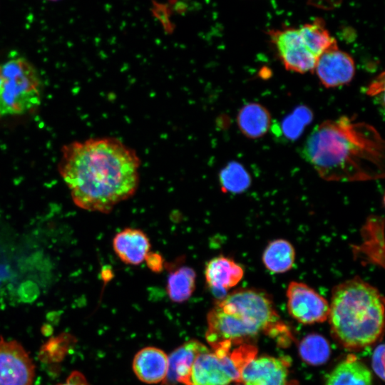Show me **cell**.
Listing matches in <instances>:
<instances>
[{
    "mask_svg": "<svg viewBox=\"0 0 385 385\" xmlns=\"http://www.w3.org/2000/svg\"><path fill=\"white\" fill-rule=\"evenodd\" d=\"M61 153L60 175L82 209L108 213L138 190L140 158L117 138L75 141L64 145Z\"/></svg>",
    "mask_w": 385,
    "mask_h": 385,
    "instance_id": "cell-1",
    "label": "cell"
},
{
    "mask_svg": "<svg viewBox=\"0 0 385 385\" xmlns=\"http://www.w3.org/2000/svg\"><path fill=\"white\" fill-rule=\"evenodd\" d=\"M302 155L327 181H367L384 176L381 135L371 125L346 115L317 125L307 138Z\"/></svg>",
    "mask_w": 385,
    "mask_h": 385,
    "instance_id": "cell-2",
    "label": "cell"
},
{
    "mask_svg": "<svg viewBox=\"0 0 385 385\" xmlns=\"http://www.w3.org/2000/svg\"><path fill=\"white\" fill-rule=\"evenodd\" d=\"M328 319L334 337L345 348H365L382 334L384 299L376 287L356 276L333 288Z\"/></svg>",
    "mask_w": 385,
    "mask_h": 385,
    "instance_id": "cell-3",
    "label": "cell"
},
{
    "mask_svg": "<svg viewBox=\"0 0 385 385\" xmlns=\"http://www.w3.org/2000/svg\"><path fill=\"white\" fill-rule=\"evenodd\" d=\"M42 91L37 70L26 58L0 63V118L23 115L36 108Z\"/></svg>",
    "mask_w": 385,
    "mask_h": 385,
    "instance_id": "cell-4",
    "label": "cell"
},
{
    "mask_svg": "<svg viewBox=\"0 0 385 385\" xmlns=\"http://www.w3.org/2000/svg\"><path fill=\"white\" fill-rule=\"evenodd\" d=\"M215 304L223 311L240 316L259 327L261 332L275 339L282 346L293 339L288 326L278 314L271 296L256 288L235 289Z\"/></svg>",
    "mask_w": 385,
    "mask_h": 385,
    "instance_id": "cell-5",
    "label": "cell"
},
{
    "mask_svg": "<svg viewBox=\"0 0 385 385\" xmlns=\"http://www.w3.org/2000/svg\"><path fill=\"white\" fill-rule=\"evenodd\" d=\"M207 323L205 337L212 349L225 343L239 345L261 333L253 323L226 312L216 304L208 312Z\"/></svg>",
    "mask_w": 385,
    "mask_h": 385,
    "instance_id": "cell-6",
    "label": "cell"
},
{
    "mask_svg": "<svg viewBox=\"0 0 385 385\" xmlns=\"http://www.w3.org/2000/svg\"><path fill=\"white\" fill-rule=\"evenodd\" d=\"M267 34L287 70L299 73L314 71L317 58L307 49L298 28L270 29Z\"/></svg>",
    "mask_w": 385,
    "mask_h": 385,
    "instance_id": "cell-7",
    "label": "cell"
},
{
    "mask_svg": "<svg viewBox=\"0 0 385 385\" xmlns=\"http://www.w3.org/2000/svg\"><path fill=\"white\" fill-rule=\"evenodd\" d=\"M230 351L222 355L210 350L200 354L192 366L187 385H229L232 381L240 382V373Z\"/></svg>",
    "mask_w": 385,
    "mask_h": 385,
    "instance_id": "cell-8",
    "label": "cell"
},
{
    "mask_svg": "<svg viewBox=\"0 0 385 385\" xmlns=\"http://www.w3.org/2000/svg\"><path fill=\"white\" fill-rule=\"evenodd\" d=\"M286 296L288 312L297 322L312 324L324 322L328 319L329 303L307 284L291 282Z\"/></svg>",
    "mask_w": 385,
    "mask_h": 385,
    "instance_id": "cell-9",
    "label": "cell"
},
{
    "mask_svg": "<svg viewBox=\"0 0 385 385\" xmlns=\"http://www.w3.org/2000/svg\"><path fill=\"white\" fill-rule=\"evenodd\" d=\"M35 366L16 341L0 339V385H32Z\"/></svg>",
    "mask_w": 385,
    "mask_h": 385,
    "instance_id": "cell-10",
    "label": "cell"
},
{
    "mask_svg": "<svg viewBox=\"0 0 385 385\" xmlns=\"http://www.w3.org/2000/svg\"><path fill=\"white\" fill-rule=\"evenodd\" d=\"M314 71L324 86L334 88L352 80L355 63L352 57L336 44L317 58Z\"/></svg>",
    "mask_w": 385,
    "mask_h": 385,
    "instance_id": "cell-11",
    "label": "cell"
},
{
    "mask_svg": "<svg viewBox=\"0 0 385 385\" xmlns=\"http://www.w3.org/2000/svg\"><path fill=\"white\" fill-rule=\"evenodd\" d=\"M289 361L285 358L261 356L250 361L240 371L245 385H294L287 381Z\"/></svg>",
    "mask_w": 385,
    "mask_h": 385,
    "instance_id": "cell-12",
    "label": "cell"
},
{
    "mask_svg": "<svg viewBox=\"0 0 385 385\" xmlns=\"http://www.w3.org/2000/svg\"><path fill=\"white\" fill-rule=\"evenodd\" d=\"M205 276L208 287L216 299H220L242 280L244 270L232 259L217 256L211 259L206 265Z\"/></svg>",
    "mask_w": 385,
    "mask_h": 385,
    "instance_id": "cell-13",
    "label": "cell"
},
{
    "mask_svg": "<svg viewBox=\"0 0 385 385\" xmlns=\"http://www.w3.org/2000/svg\"><path fill=\"white\" fill-rule=\"evenodd\" d=\"M384 218L374 215L370 217L361 230L362 240L352 248L357 260L364 263L384 265Z\"/></svg>",
    "mask_w": 385,
    "mask_h": 385,
    "instance_id": "cell-14",
    "label": "cell"
},
{
    "mask_svg": "<svg viewBox=\"0 0 385 385\" xmlns=\"http://www.w3.org/2000/svg\"><path fill=\"white\" fill-rule=\"evenodd\" d=\"M207 350L197 340H190L178 347L168 356V371L163 385H175L178 382L187 385L194 361Z\"/></svg>",
    "mask_w": 385,
    "mask_h": 385,
    "instance_id": "cell-15",
    "label": "cell"
},
{
    "mask_svg": "<svg viewBox=\"0 0 385 385\" xmlns=\"http://www.w3.org/2000/svg\"><path fill=\"white\" fill-rule=\"evenodd\" d=\"M113 247L123 262L130 265H138L145 260L149 254L150 243L143 231L128 227L115 235Z\"/></svg>",
    "mask_w": 385,
    "mask_h": 385,
    "instance_id": "cell-16",
    "label": "cell"
},
{
    "mask_svg": "<svg viewBox=\"0 0 385 385\" xmlns=\"http://www.w3.org/2000/svg\"><path fill=\"white\" fill-rule=\"evenodd\" d=\"M168 356L161 349L148 346L134 356L133 369L136 376L146 384L163 381L168 371Z\"/></svg>",
    "mask_w": 385,
    "mask_h": 385,
    "instance_id": "cell-17",
    "label": "cell"
},
{
    "mask_svg": "<svg viewBox=\"0 0 385 385\" xmlns=\"http://www.w3.org/2000/svg\"><path fill=\"white\" fill-rule=\"evenodd\" d=\"M237 125L246 137L255 139L266 134L271 127L269 111L257 103H249L239 111Z\"/></svg>",
    "mask_w": 385,
    "mask_h": 385,
    "instance_id": "cell-18",
    "label": "cell"
},
{
    "mask_svg": "<svg viewBox=\"0 0 385 385\" xmlns=\"http://www.w3.org/2000/svg\"><path fill=\"white\" fill-rule=\"evenodd\" d=\"M326 385H373L372 375L365 364L351 354L332 371Z\"/></svg>",
    "mask_w": 385,
    "mask_h": 385,
    "instance_id": "cell-19",
    "label": "cell"
},
{
    "mask_svg": "<svg viewBox=\"0 0 385 385\" xmlns=\"http://www.w3.org/2000/svg\"><path fill=\"white\" fill-rule=\"evenodd\" d=\"M295 260V251L287 240L278 239L272 241L266 247L262 262L272 272L284 273L291 270Z\"/></svg>",
    "mask_w": 385,
    "mask_h": 385,
    "instance_id": "cell-20",
    "label": "cell"
},
{
    "mask_svg": "<svg viewBox=\"0 0 385 385\" xmlns=\"http://www.w3.org/2000/svg\"><path fill=\"white\" fill-rule=\"evenodd\" d=\"M298 29L307 49L317 58L325 51L337 44L322 19H315Z\"/></svg>",
    "mask_w": 385,
    "mask_h": 385,
    "instance_id": "cell-21",
    "label": "cell"
},
{
    "mask_svg": "<svg viewBox=\"0 0 385 385\" xmlns=\"http://www.w3.org/2000/svg\"><path fill=\"white\" fill-rule=\"evenodd\" d=\"M196 274L188 266H181L170 272L167 280V292L174 302L188 300L195 289Z\"/></svg>",
    "mask_w": 385,
    "mask_h": 385,
    "instance_id": "cell-22",
    "label": "cell"
},
{
    "mask_svg": "<svg viewBox=\"0 0 385 385\" xmlns=\"http://www.w3.org/2000/svg\"><path fill=\"white\" fill-rule=\"evenodd\" d=\"M313 119V113L306 106H299L282 119L274 130L278 135H282L288 140H295L302 134L305 127Z\"/></svg>",
    "mask_w": 385,
    "mask_h": 385,
    "instance_id": "cell-23",
    "label": "cell"
},
{
    "mask_svg": "<svg viewBox=\"0 0 385 385\" xmlns=\"http://www.w3.org/2000/svg\"><path fill=\"white\" fill-rule=\"evenodd\" d=\"M299 352L305 362L317 366L324 364L328 360L330 347L324 337L318 334H311L300 342Z\"/></svg>",
    "mask_w": 385,
    "mask_h": 385,
    "instance_id": "cell-24",
    "label": "cell"
},
{
    "mask_svg": "<svg viewBox=\"0 0 385 385\" xmlns=\"http://www.w3.org/2000/svg\"><path fill=\"white\" fill-rule=\"evenodd\" d=\"M220 182L225 191L237 193L248 188L251 178L242 165L231 162L220 171Z\"/></svg>",
    "mask_w": 385,
    "mask_h": 385,
    "instance_id": "cell-25",
    "label": "cell"
},
{
    "mask_svg": "<svg viewBox=\"0 0 385 385\" xmlns=\"http://www.w3.org/2000/svg\"><path fill=\"white\" fill-rule=\"evenodd\" d=\"M372 368L374 373L381 378L384 379V345L379 344L374 351L372 356Z\"/></svg>",
    "mask_w": 385,
    "mask_h": 385,
    "instance_id": "cell-26",
    "label": "cell"
},
{
    "mask_svg": "<svg viewBox=\"0 0 385 385\" xmlns=\"http://www.w3.org/2000/svg\"><path fill=\"white\" fill-rule=\"evenodd\" d=\"M58 385H88L82 374L74 371L67 379L66 381Z\"/></svg>",
    "mask_w": 385,
    "mask_h": 385,
    "instance_id": "cell-27",
    "label": "cell"
},
{
    "mask_svg": "<svg viewBox=\"0 0 385 385\" xmlns=\"http://www.w3.org/2000/svg\"><path fill=\"white\" fill-rule=\"evenodd\" d=\"M148 262V266L150 267L153 270H159V269L161 267L162 265V259L161 257L156 254H152L150 255V253L148 255L146 259Z\"/></svg>",
    "mask_w": 385,
    "mask_h": 385,
    "instance_id": "cell-28",
    "label": "cell"
},
{
    "mask_svg": "<svg viewBox=\"0 0 385 385\" xmlns=\"http://www.w3.org/2000/svg\"><path fill=\"white\" fill-rule=\"evenodd\" d=\"M48 1H59V0H48Z\"/></svg>",
    "mask_w": 385,
    "mask_h": 385,
    "instance_id": "cell-29",
    "label": "cell"
},
{
    "mask_svg": "<svg viewBox=\"0 0 385 385\" xmlns=\"http://www.w3.org/2000/svg\"><path fill=\"white\" fill-rule=\"evenodd\" d=\"M1 275H0V282H1Z\"/></svg>",
    "mask_w": 385,
    "mask_h": 385,
    "instance_id": "cell-30",
    "label": "cell"
}]
</instances>
